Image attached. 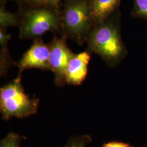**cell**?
<instances>
[{"label":"cell","instance_id":"1","mask_svg":"<svg viewBox=\"0 0 147 147\" xmlns=\"http://www.w3.org/2000/svg\"><path fill=\"white\" fill-rule=\"evenodd\" d=\"M86 42L87 51L98 55L107 66L116 67L121 62L127 51L121 38L119 8L106 20L92 24Z\"/></svg>","mask_w":147,"mask_h":147},{"label":"cell","instance_id":"2","mask_svg":"<svg viewBox=\"0 0 147 147\" xmlns=\"http://www.w3.org/2000/svg\"><path fill=\"white\" fill-rule=\"evenodd\" d=\"M60 10L62 36L69 38L79 45L87 42L92 21L90 0H64Z\"/></svg>","mask_w":147,"mask_h":147},{"label":"cell","instance_id":"3","mask_svg":"<svg viewBox=\"0 0 147 147\" xmlns=\"http://www.w3.org/2000/svg\"><path fill=\"white\" fill-rule=\"evenodd\" d=\"M19 16L21 39L34 40L47 32L62 33L60 11L44 6L25 7Z\"/></svg>","mask_w":147,"mask_h":147},{"label":"cell","instance_id":"4","mask_svg":"<svg viewBox=\"0 0 147 147\" xmlns=\"http://www.w3.org/2000/svg\"><path fill=\"white\" fill-rule=\"evenodd\" d=\"M39 100L27 94L21 84V76L0 89V112L2 118L8 121L16 117L22 119L37 112Z\"/></svg>","mask_w":147,"mask_h":147},{"label":"cell","instance_id":"5","mask_svg":"<svg viewBox=\"0 0 147 147\" xmlns=\"http://www.w3.org/2000/svg\"><path fill=\"white\" fill-rule=\"evenodd\" d=\"M67 38L54 36L49 44L50 48L49 68L54 74V82L58 87H63L65 84V73L70 59L74 53L69 48Z\"/></svg>","mask_w":147,"mask_h":147},{"label":"cell","instance_id":"6","mask_svg":"<svg viewBox=\"0 0 147 147\" xmlns=\"http://www.w3.org/2000/svg\"><path fill=\"white\" fill-rule=\"evenodd\" d=\"M50 48L49 45L42 41L41 38L34 40L33 43L21 59L17 62L16 65L19 69L18 75L28 69H39L42 70H50L49 68Z\"/></svg>","mask_w":147,"mask_h":147},{"label":"cell","instance_id":"7","mask_svg":"<svg viewBox=\"0 0 147 147\" xmlns=\"http://www.w3.org/2000/svg\"><path fill=\"white\" fill-rule=\"evenodd\" d=\"M90 53L88 51L74 54L65 73V82L67 84L79 86L86 79Z\"/></svg>","mask_w":147,"mask_h":147},{"label":"cell","instance_id":"8","mask_svg":"<svg viewBox=\"0 0 147 147\" xmlns=\"http://www.w3.org/2000/svg\"><path fill=\"white\" fill-rule=\"evenodd\" d=\"M121 0H90V15L93 24L106 20L119 8Z\"/></svg>","mask_w":147,"mask_h":147},{"label":"cell","instance_id":"9","mask_svg":"<svg viewBox=\"0 0 147 147\" xmlns=\"http://www.w3.org/2000/svg\"><path fill=\"white\" fill-rule=\"evenodd\" d=\"M11 35L7 33L5 29L0 28V75L4 76L9 68L16 64L11 58L8 49V44L11 39Z\"/></svg>","mask_w":147,"mask_h":147},{"label":"cell","instance_id":"10","mask_svg":"<svg viewBox=\"0 0 147 147\" xmlns=\"http://www.w3.org/2000/svg\"><path fill=\"white\" fill-rule=\"evenodd\" d=\"M21 8L44 6L61 10V5L64 0H15Z\"/></svg>","mask_w":147,"mask_h":147},{"label":"cell","instance_id":"11","mask_svg":"<svg viewBox=\"0 0 147 147\" xmlns=\"http://www.w3.org/2000/svg\"><path fill=\"white\" fill-rule=\"evenodd\" d=\"M19 14L11 13L7 11L5 5L0 7V26L1 28L5 29L7 27L19 25Z\"/></svg>","mask_w":147,"mask_h":147},{"label":"cell","instance_id":"12","mask_svg":"<svg viewBox=\"0 0 147 147\" xmlns=\"http://www.w3.org/2000/svg\"><path fill=\"white\" fill-rule=\"evenodd\" d=\"M132 1L134 5L131 11L132 17L147 21V0Z\"/></svg>","mask_w":147,"mask_h":147},{"label":"cell","instance_id":"13","mask_svg":"<svg viewBox=\"0 0 147 147\" xmlns=\"http://www.w3.org/2000/svg\"><path fill=\"white\" fill-rule=\"evenodd\" d=\"M24 137L21 136L14 132H9L0 141V147H20V144Z\"/></svg>","mask_w":147,"mask_h":147},{"label":"cell","instance_id":"14","mask_svg":"<svg viewBox=\"0 0 147 147\" xmlns=\"http://www.w3.org/2000/svg\"><path fill=\"white\" fill-rule=\"evenodd\" d=\"M92 141V137L88 135L73 136L69 138L64 147H87Z\"/></svg>","mask_w":147,"mask_h":147},{"label":"cell","instance_id":"15","mask_svg":"<svg viewBox=\"0 0 147 147\" xmlns=\"http://www.w3.org/2000/svg\"><path fill=\"white\" fill-rule=\"evenodd\" d=\"M102 147H135L129 143L118 141H110L103 144Z\"/></svg>","mask_w":147,"mask_h":147}]
</instances>
